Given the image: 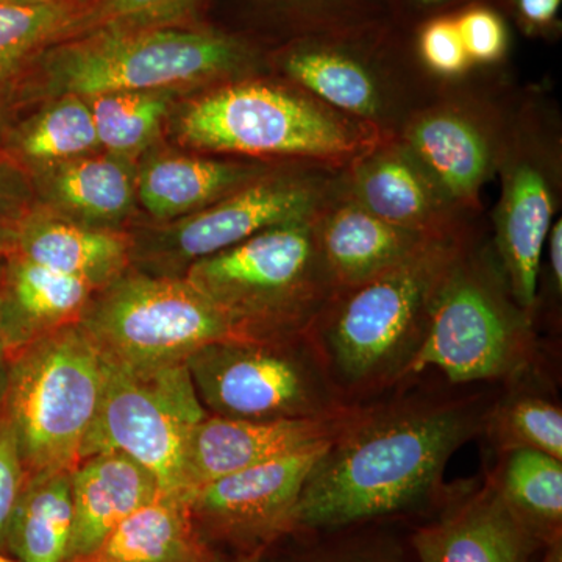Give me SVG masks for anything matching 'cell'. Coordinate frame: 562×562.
<instances>
[{
	"label": "cell",
	"instance_id": "obj_1",
	"mask_svg": "<svg viewBox=\"0 0 562 562\" xmlns=\"http://www.w3.org/2000/svg\"><path fill=\"white\" fill-rule=\"evenodd\" d=\"M495 395L414 379L353 405L306 476L292 531L428 519L449 492V461L482 438Z\"/></svg>",
	"mask_w": 562,
	"mask_h": 562
},
{
	"label": "cell",
	"instance_id": "obj_27",
	"mask_svg": "<svg viewBox=\"0 0 562 562\" xmlns=\"http://www.w3.org/2000/svg\"><path fill=\"white\" fill-rule=\"evenodd\" d=\"M503 502L542 547L562 541V460L536 450L498 454L491 472Z\"/></svg>",
	"mask_w": 562,
	"mask_h": 562
},
{
	"label": "cell",
	"instance_id": "obj_13",
	"mask_svg": "<svg viewBox=\"0 0 562 562\" xmlns=\"http://www.w3.org/2000/svg\"><path fill=\"white\" fill-rule=\"evenodd\" d=\"M538 138L530 122L512 124L498 172L501 201L494 213V251L514 299L536 314L547 235L557 217V150Z\"/></svg>",
	"mask_w": 562,
	"mask_h": 562
},
{
	"label": "cell",
	"instance_id": "obj_42",
	"mask_svg": "<svg viewBox=\"0 0 562 562\" xmlns=\"http://www.w3.org/2000/svg\"><path fill=\"white\" fill-rule=\"evenodd\" d=\"M536 562H562V541L543 547L541 558Z\"/></svg>",
	"mask_w": 562,
	"mask_h": 562
},
{
	"label": "cell",
	"instance_id": "obj_30",
	"mask_svg": "<svg viewBox=\"0 0 562 562\" xmlns=\"http://www.w3.org/2000/svg\"><path fill=\"white\" fill-rule=\"evenodd\" d=\"M101 149L87 99L61 95L14 136V151L36 169L95 154Z\"/></svg>",
	"mask_w": 562,
	"mask_h": 562
},
{
	"label": "cell",
	"instance_id": "obj_43",
	"mask_svg": "<svg viewBox=\"0 0 562 562\" xmlns=\"http://www.w3.org/2000/svg\"><path fill=\"white\" fill-rule=\"evenodd\" d=\"M260 557H251V558H235L228 557V554L216 553L213 557L209 558V560L202 562H258Z\"/></svg>",
	"mask_w": 562,
	"mask_h": 562
},
{
	"label": "cell",
	"instance_id": "obj_6",
	"mask_svg": "<svg viewBox=\"0 0 562 562\" xmlns=\"http://www.w3.org/2000/svg\"><path fill=\"white\" fill-rule=\"evenodd\" d=\"M258 65L257 47L241 36L180 25L102 29L52 44L43 55L54 98L222 85L250 77Z\"/></svg>",
	"mask_w": 562,
	"mask_h": 562
},
{
	"label": "cell",
	"instance_id": "obj_28",
	"mask_svg": "<svg viewBox=\"0 0 562 562\" xmlns=\"http://www.w3.org/2000/svg\"><path fill=\"white\" fill-rule=\"evenodd\" d=\"M70 472L44 473L25 482L5 536L18 562L68 561L74 525Z\"/></svg>",
	"mask_w": 562,
	"mask_h": 562
},
{
	"label": "cell",
	"instance_id": "obj_35",
	"mask_svg": "<svg viewBox=\"0 0 562 562\" xmlns=\"http://www.w3.org/2000/svg\"><path fill=\"white\" fill-rule=\"evenodd\" d=\"M416 54L417 60L428 72L442 79H457L473 68L452 11L420 22L416 36Z\"/></svg>",
	"mask_w": 562,
	"mask_h": 562
},
{
	"label": "cell",
	"instance_id": "obj_45",
	"mask_svg": "<svg viewBox=\"0 0 562 562\" xmlns=\"http://www.w3.org/2000/svg\"><path fill=\"white\" fill-rule=\"evenodd\" d=\"M0 272H2V260H0ZM7 357L5 349H3L2 333H0V360Z\"/></svg>",
	"mask_w": 562,
	"mask_h": 562
},
{
	"label": "cell",
	"instance_id": "obj_19",
	"mask_svg": "<svg viewBox=\"0 0 562 562\" xmlns=\"http://www.w3.org/2000/svg\"><path fill=\"white\" fill-rule=\"evenodd\" d=\"M95 288L9 251L0 272V333L7 357L80 322Z\"/></svg>",
	"mask_w": 562,
	"mask_h": 562
},
{
	"label": "cell",
	"instance_id": "obj_22",
	"mask_svg": "<svg viewBox=\"0 0 562 562\" xmlns=\"http://www.w3.org/2000/svg\"><path fill=\"white\" fill-rule=\"evenodd\" d=\"M70 486L74 525L66 562L88 557L125 517L162 494L157 479L121 452L81 460L70 472Z\"/></svg>",
	"mask_w": 562,
	"mask_h": 562
},
{
	"label": "cell",
	"instance_id": "obj_31",
	"mask_svg": "<svg viewBox=\"0 0 562 562\" xmlns=\"http://www.w3.org/2000/svg\"><path fill=\"white\" fill-rule=\"evenodd\" d=\"M176 91H120L87 99L99 144L114 157H136L154 143Z\"/></svg>",
	"mask_w": 562,
	"mask_h": 562
},
{
	"label": "cell",
	"instance_id": "obj_46",
	"mask_svg": "<svg viewBox=\"0 0 562 562\" xmlns=\"http://www.w3.org/2000/svg\"><path fill=\"white\" fill-rule=\"evenodd\" d=\"M0 562H18V561L11 560V558L7 557V554L0 553Z\"/></svg>",
	"mask_w": 562,
	"mask_h": 562
},
{
	"label": "cell",
	"instance_id": "obj_7",
	"mask_svg": "<svg viewBox=\"0 0 562 562\" xmlns=\"http://www.w3.org/2000/svg\"><path fill=\"white\" fill-rule=\"evenodd\" d=\"M11 362L5 417L25 472L72 471L101 406L105 357L77 322L25 347Z\"/></svg>",
	"mask_w": 562,
	"mask_h": 562
},
{
	"label": "cell",
	"instance_id": "obj_10",
	"mask_svg": "<svg viewBox=\"0 0 562 562\" xmlns=\"http://www.w3.org/2000/svg\"><path fill=\"white\" fill-rule=\"evenodd\" d=\"M209 414L187 362L136 369L105 357L101 406L81 460L101 452L125 453L157 479L165 494L187 495L188 438Z\"/></svg>",
	"mask_w": 562,
	"mask_h": 562
},
{
	"label": "cell",
	"instance_id": "obj_40",
	"mask_svg": "<svg viewBox=\"0 0 562 562\" xmlns=\"http://www.w3.org/2000/svg\"><path fill=\"white\" fill-rule=\"evenodd\" d=\"M546 265L547 286L552 290L554 301H561L562 294V221H553L543 247L542 266ZM541 266V268H542Z\"/></svg>",
	"mask_w": 562,
	"mask_h": 562
},
{
	"label": "cell",
	"instance_id": "obj_21",
	"mask_svg": "<svg viewBox=\"0 0 562 562\" xmlns=\"http://www.w3.org/2000/svg\"><path fill=\"white\" fill-rule=\"evenodd\" d=\"M10 251L99 291L125 272L131 243L110 228L80 224L46 206L22 216Z\"/></svg>",
	"mask_w": 562,
	"mask_h": 562
},
{
	"label": "cell",
	"instance_id": "obj_11",
	"mask_svg": "<svg viewBox=\"0 0 562 562\" xmlns=\"http://www.w3.org/2000/svg\"><path fill=\"white\" fill-rule=\"evenodd\" d=\"M284 80L355 120L395 135L416 105L402 85L384 22L291 40L276 54Z\"/></svg>",
	"mask_w": 562,
	"mask_h": 562
},
{
	"label": "cell",
	"instance_id": "obj_12",
	"mask_svg": "<svg viewBox=\"0 0 562 562\" xmlns=\"http://www.w3.org/2000/svg\"><path fill=\"white\" fill-rule=\"evenodd\" d=\"M344 169L302 162L271 169L222 201L151 235L150 254L188 268L258 233L317 220L342 191Z\"/></svg>",
	"mask_w": 562,
	"mask_h": 562
},
{
	"label": "cell",
	"instance_id": "obj_20",
	"mask_svg": "<svg viewBox=\"0 0 562 562\" xmlns=\"http://www.w3.org/2000/svg\"><path fill=\"white\" fill-rule=\"evenodd\" d=\"M316 233L336 291L380 276L436 239L380 220L344 188L317 217Z\"/></svg>",
	"mask_w": 562,
	"mask_h": 562
},
{
	"label": "cell",
	"instance_id": "obj_41",
	"mask_svg": "<svg viewBox=\"0 0 562 562\" xmlns=\"http://www.w3.org/2000/svg\"><path fill=\"white\" fill-rule=\"evenodd\" d=\"M397 2L403 10L417 14V16L420 14L424 20L436 16V14L450 13V11L471 5V3H487L486 0H397Z\"/></svg>",
	"mask_w": 562,
	"mask_h": 562
},
{
	"label": "cell",
	"instance_id": "obj_44",
	"mask_svg": "<svg viewBox=\"0 0 562 562\" xmlns=\"http://www.w3.org/2000/svg\"><path fill=\"white\" fill-rule=\"evenodd\" d=\"M57 2V0H0V3H11V5H36V3Z\"/></svg>",
	"mask_w": 562,
	"mask_h": 562
},
{
	"label": "cell",
	"instance_id": "obj_38",
	"mask_svg": "<svg viewBox=\"0 0 562 562\" xmlns=\"http://www.w3.org/2000/svg\"><path fill=\"white\" fill-rule=\"evenodd\" d=\"M508 2L524 31L535 35V33H546L549 29H554L562 0H508Z\"/></svg>",
	"mask_w": 562,
	"mask_h": 562
},
{
	"label": "cell",
	"instance_id": "obj_36",
	"mask_svg": "<svg viewBox=\"0 0 562 562\" xmlns=\"http://www.w3.org/2000/svg\"><path fill=\"white\" fill-rule=\"evenodd\" d=\"M469 60L495 65L509 49L508 25L490 3L476 2L452 11Z\"/></svg>",
	"mask_w": 562,
	"mask_h": 562
},
{
	"label": "cell",
	"instance_id": "obj_37",
	"mask_svg": "<svg viewBox=\"0 0 562 562\" xmlns=\"http://www.w3.org/2000/svg\"><path fill=\"white\" fill-rule=\"evenodd\" d=\"M25 473L16 432L3 417L0 422V543H5L11 516L27 482Z\"/></svg>",
	"mask_w": 562,
	"mask_h": 562
},
{
	"label": "cell",
	"instance_id": "obj_26",
	"mask_svg": "<svg viewBox=\"0 0 562 562\" xmlns=\"http://www.w3.org/2000/svg\"><path fill=\"white\" fill-rule=\"evenodd\" d=\"M497 392L482 438L495 453L536 450L562 460V408L558 395L543 382L538 366L503 383Z\"/></svg>",
	"mask_w": 562,
	"mask_h": 562
},
{
	"label": "cell",
	"instance_id": "obj_17",
	"mask_svg": "<svg viewBox=\"0 0 562 562\" xmlns=\"http://www.w3.org/2000/svg\"><path fill=\"white\" fill-rule=\"evenodd\" d=\"M350 409L322 419H233L209 414L188 438L187 497L221 476L324 449L341 430Z\"/></svg>",
	"mask_w": 562,
	"mask_h": 562
},
{
	"label": "cell",
	"instance_id": "obj_8",
	"mask_svg": "<svg viewBox=\"0 0 562 562\" xmlns=\"http://www.w3.org/2000/svg\"><path fill=\"white\" fill-rule=\"evenodd\" d=\"M110 360L136 369L187 362L235 341L227 319L184 277L122 273L95 292L79 322Z\"/></svg>",
	"mask_w": 562,
	"mask_h": 562
},
{
	"label": "cell",
	"instance_id": "obj_39",
	"mask_svg": "<svg viewBox=\"0 0 562 562\" xmlns=\"http://www.w3.org/2000/svg\"><path fill=\"white\" fill-rule=\"evenodd\" d=\"M16 181L11 179L9 168L0 162V241H11L16 225L20 224L25 213L20 211V201H18Z\"/></svg>",
	"mask_w": 562,
	"mask_h": 562
},
{
	"label": "cell",
	"instance_id": "obj_34",
	"mask_svg": "<svg viewBox=\"0 0 562 562\" xmlns=\"http://www.w3.org/2000/svg\"><path fill=\"white\" fill-rule=\"evenodd\" d=\"M286 22L292 38L382 22V0H261Z\"/></svg>",
	"mask_w": 562,
	"mask_h": 562
},
{
	"label": "cell",
	"instance_id": "obj_16",
	"mask_svg": "<svg viewBox=\"0 0 562 562\" xmlns=\"http://www.w3.org/2000/svg\"><path fill=\"white\" fill-rule=\"evenodd\" d=\"M408 541L416 562H536L543 550L487 473L450 486L428 519L409 525Z\"/></svg>",
	"mask_w": 562,
	"mask_h": 562
},
{
	"label": "cell",
	"instance_id": "obj_24",
	"mask_svg": "<svg viewBox=\"0 0 562 562\" xmlns=\"http://www.w3.org/2000/svg\"><path fill=\"white\" fill-rule=\"evenodd\" d=\"M47 209L91 227L110 228L131 214L136 176L128 160L114 155H85L38 169Z\"/></svg>",
	"mask_w": 562,
	"mask_h": 562
},
{
	"label": "cell",
	"instance_id": "obj_5",
	"mask_svg": "<svg viewBox=\"0 0 562 562\" xmlns=\"http://www.w3.org/2000/svg\"><path fill=\"white\" fill-rule=\"evenodd\" d=\"M536 366L535 314L514 299L494 249L469 235L432 295L408 382L435 371L452 386L508 383Z\"/></svg>",
	"mask_w": 562,
	"mask_h": 562
},
{
	"label": "cell",
	"instance_id": "obj_4",
	"mask_svg": "<svg viewBox=\"0 0 562 562\" xmlns=\"http://www.w3.org/2000/svg\"><path fill=\"white\" fill-rule=\"evenodd\" d=\"M184 279L227 319L235 341L308 338L336 292L316 220L251 236L188 266Z\"/></svg>",
	"mask_w": 562,
	"mask_h": 562
},
{
	"label": "cell",
	"instance_id": "obj_2",
	"mask_svg": "<svg viewBox=\"0 0 562 562\" xmlns=\"http://www.w3.org/2000/svg\"><path fill=\"white\" fill-rule=\"evenodd\" d=\"M469 235L432 239L394 268L333 294L308 339L344 402L373 401L408 382L432 295Z\"/></svg>",
	"mask_w": 562,
	"mask_h": 562
},
{
	"label": "cell",
	"instance_id": "obj_47",
	"mask_svg": "<svg viewBox=\"0 0 562 562\" xmlns=\"http://www.w3.org/2000/svg\"><path fill=\"white\" fill-rule=\"evenodd\" d=\"M80 2H83V0H80Z\"/></svg>",
	"mask_w": 562,
	"mask_h": 562
},
{
	"label": "cell",
	"instance_id": "obj_14",
	"mask_svg": "<svg viewBox=\"0 0 562 562\" xmlns=\"http://www.w3.org/2000/svg\"><path fill=\"white\" fill-rule=\"evenodd\" d=\"M324 449L255 465L192 491V520L206 546L235 558L261 557L291 532L303 484Z\"/></svg>",
	"mask_w": 562,
	"mask_h": 562
},
{
	"label": "cell",
	"instance_id": "obj_3",
	"mask_svg": "<svg viewBox=\"0 0 562 562\" xmlns=\"http://www.w3.org/2000/svg\"><path fill=\"white\" fill-rule=\"evenodd\" d=\"M177 136L184 146L214 154L344 169L390 133L333 110L290 81L244 77L188 103Z\"/></svg>",
	"mask_w": 562,
	"mask_h": 562
},
{
	"label": "cell",
	"instance_id": "obj_23",
	"mask_svg": "<svg viewBox=\"0 0 562 562\" xmlns=\"http://www.w3.org/2000/svg\"><path fill=\"white\" fill-rule=\"evenodd\" d=\"M262 161L205 157H160L136 176V199L151 216L177 221L222 201L271 171Z\"/></svg>",
	"mask_w": 562,
	"mask_h": 562
},
{
	"label": "cell",
	"instance_id": "obj_32",
	"mask_svg": "<svg viewBox=\"0 0 562 562\" xmlns=\"http://www.w3.org/2000/svg\"><path fill=\"white\" fill-rule=\"evenodd\" d=\"M79 5L80 0L0 3V80L16 72L36 52L65 40Z\"/></svg>",
	"mask_w": 562,
	"mask_h": 562
},
{
	"label": "cell",
	"instance_id": "obj_25",
	"mask_svg": "<svg viewBox=\"0 0 562 562\" xmlns=\"http://www.w3.org/2000/svg\"><path fill=\"white\" fill-rule=\"evenodd\" d=\"M216 553L195 527L187 495L162 492L74 562H202Z\"/></svg>",
	"mask_w": 562,
	"mask_h": 562
},
{
	"label": "cell",
	"instance_id": "obj_15",
	"mask_svg": "<svg viewBox=\"0 0 562 562\" xmlns=\"http://www.w3.org/2000/svg\"><path fill=\"white\" fill-rule=\"evenodd\" d=\"M512 124L468 101L424 103L395 133L447 199L469 214L498 172Z\"/></svg>",
	"mask_w": 562,
	"mask_h": 562
},
{
	"label": "cell",
	"instance_id": "obj_29",
	"mask_svg": "<svg viewBox=\"0 0 562 562\" xmlns=\"http://www.w3.org/2000/svg\"><path fill=\"white\" fill-rule=\"evenodd\" d=\"M409 524L373 522L336 530H294L276 562H416Z\"/></svg>",
	"mask_w": 562,
	"mask_h": 562
},
{
	"label": "cell",
	"instance_id": "obj_9",
	"mask_svg": "<svg viewBox=\"0 0 562 562\" xmlns=\"http://www.w3.org/2000/svg\"><path fill=\"white\" fill-rule=\"evenodd\" d=\"M199 398L233 419H322L344 402L308 338L290 342L220 341L187 360Z\"/></svg>",
	"mask_w": 562,
	"mask_h": 562
},
{
	"label": "cell",
	"instance_id": "obj_18",
	"mask_svg": "<svg viewBox=\"0 0 562 562\" xmlns=\"http://www.w3.org/2000/svg\"><path fill=\"white\" fill-rule=\"evenodd\" d=\"M344 190L380 220L427 236L461 235L458 210L395 135L386 136L344 169Z\"/></svg>",
	"mask_w": 562,
	"mask_h": 562
},
{
	"label": "cell",
	"instance_id": "obj_33",
	"mask_svg": "<svg viewBox=\"0 0 562 562\" xmlns=\"http://www.w3.org/2000/svg\"><path fill=\"white\" fill-rule=\"evenodd\" d=\"M201 0H83L65 40L102 29L179 25ZM63 41V40H61Z\"/></svg>",
	"mask_w": 562,
	"mask_h": 562
}]
</instances>
